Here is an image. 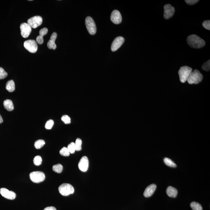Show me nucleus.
Listing matches in <instances>:
<instances>
[{
	"instance_id": "f257e3e1",
	"label": "nucleus",
	"mask_w": 210,
	"mask_h": 210,
	"mask_svg": "<svg viewBox=\"0 0 210 210\" xmlns=\"http://www.w3.org/2000/svg\"><path fill=\"white\" fill-rule=\"evenodd\" d=\"M187 42L191 47L196 49L202 48L205 44L203 39L196 35H189L187 38Z\"/></svg>"
},
{
	"instance_id": "f03ea898",
	"label": "nucleus",
	"mask_w": 210,
	"mask_h": 210,
	"mask_svg": "<svg viewBox=\"0 0 210 210\" xmlns=\"http://www.w3.org/2000/svg\"><path fill=\"white\" fill-rule=\"evenodd\" d=\"M192 72V68L189 67L187 66L181 67L178 71L180 81L182 83H185L187 81Z\"/></svg>"
},
{
	"instance_id": "7ed1b4c3",
	"label": "nucleus",
	"mask_w": 210,
	"mask_h": 210,
	"mask_svg": "<svg viewBox=\"0 0 210 210\" xmlns=\"http://www.w3.org/2000/svg\"><path fill=\"white\" fill-rule=\"evenodd\" d=\"M203 79V75L198 70H195L190 74L188 82L190 84H197L202 81Z\"/></svg>"
},
{
	"instance_id": "20e7f679",
	"label": "nucleus",
	"mask_w": 210,
	"mask_h": 210,
	"mask_svg": "<svg viewBox=\"0 0 210 210\" xmlns=\"http://www.w3.org/2000/svg\"><path fill=\"white\" fill-rule=\"evenodd\" d=\"M59 193L62 196H67L73 194L75 189L71 185L68 183H63L59 187Z\"/></svg>"
},
{
	"instance_id": "39448f33",
	"label": "nucleus",
	"mask_w": 210,
	"mask_h": 210,
	"mask_svg": "<svg viewBox=\"0 0 210 210\" xmlns=\"http://www.w3.org/2000/svg\"><path fill=\"white\" fill-rule=\"evenodd\" d=\"M85 24L89 33L91 35L95 34L97 32V28L95 22L92 18L87 17L85 19Z\"/></svg>"
},
{
	"instance_id": "423d86ee",
	"label": "nucleus",
	"mask_w": 210,
	"mask_h": 210,
	"mask_svg": "<svg viewBox=\"0 0 210 210\" xmlns=\"http://www.w3.org/2000/svg\"><path fill=\"white\" fill-rule=\"evenodd\" d=\"M30 177L33 182L39 183L44 181L45 179V176L42 172L35 171L30 173Z\"/></svg>"
},
{
	"instance_id": "0eeeda50",
	"label": "nucleus",
	"mask_w": 210,
	"mask_h": 210,
	"mask_svg": "<svg viewBox=\"0 0 210 210\" xmlns=\"http://www.w3.org/2000/svg\"><path fill=\"white\" fill-rule=\"evenodd\" d=\"M24 46L26 50L32 53L36 52L38 48V44L34 40H29L25 41Z\"/></svg>"
},
{
	"instance_id": "6e6552de",
	"label": "nucleus",
	"mask_w": 210,
	"mask_h": 210,
	"mask_svg": "<svg viewBox=\"0 0 210 210\" xmlns=\"http://www.w3.org/2000/svg\"><path fill=\"white\" fill-rule=\"evenodd\" d=\"M42 23V17L39 16H35L29 19L27 23L31 27L35 29L40 26Z\"/></svg>"
},
{
	"instance_id": "1a4fd4ad",
	"label": "nucleus",
	"mask_w": 210,
	"mask_h": 210,
	"mask_svg": "<svg viewBox=\"0 0 210 210\" xmlns=\"http://www.w3.org/2000/svg\"><path fill=\"white\" fill-rule=\"evenodd\" d=\"M125 41V39L122 37L119 36L115 38L111 46V50L113 52L116 51L122 45Z\"/></svg>"
},
{
	"instance_id": "9d476101",
	"label": "nucleus",
	"mask_w": 210,
	"mask_h": 210,
	"mask_svg": "<svg viewBox=\"0 0 210 210\" xmlns=\"http://www.w3.org/2000/svg\"><path fill=\"white\" fill-rule=\"evenodd\" d=\"M31 27L27 23H22L20 26L21 34L24 38H27L31 32Z\"/></svg>"
},
{
	"instance_id": "9b49d317",
	"label": "nucleus",
	"mask_w": 210,
	"mask_h": 210,
	"mask_svg": "<svg viewBox=\"0 0 210 210\" xmlns=\"http://www.w3.org/2000/svg\"><path fill=\"white\" fill-rule=\"evenodd\" d=\"M164 18L165 19H168L172 17L175 10L174 7L170 4L164 6Z\"/></svg>"
},
{
	"instance_id": "f8f14e48",
	"label": "nucleus",
	"mask_w": 210,
	"mask_h": 210,
	"mask_svg": "<svg viewBox=\"0 0 210 210\" xmlns=\"http://www.w3.org/2000/svg\"><path fill=\"white\" fill-rule=\"evenodd\" d=\"M0 194L3 197L9 200H14L16 197V193L14 192L9 190L5 188L0 189Z\"/></svg>"
},
{
	"instance_id": "ddd939ff",
	"label": "nucleus",
	"mask_w": 210,
	"mask_h": 210,
	"mask_svg": "<svg viewBox=\"0 0 210 210\" xmlns=\"http://www.w3.org/2000/svg\"><path fill=\"white\" fill-rule=\"evenodd\" d=\"M111 20L115 24H119L122 22V17L118 10H114L111 15Z\"/></svg>"
},
{
	"instance_id": "4468645a",
	"label": "nucleus",
	"mask_w": 210,
	"mask_h": 210,
	"mask_svg": "<svg viewBox=\"0 0 210 210\" xmlns=\"http://www.w3.org/2000/svg\"><path fill=\"white\" fill-rule=\"evenodd\" d=\"M78 167L81 171L86 172L88 170L89 167V160L88 157L86 156H83L81 158L78 164Z\"/></svg>"
},
{
	"instance_id": "2eb2a0df",
	"label": "nucleus",
	"mask_w": 210,
	"mask_h": 210,
	"mask_svg": "<svg viewBox=\"0 0 210 210\" xmlns=\"http://www.w3.org/2000/svg\"><path fill=\"white\" fill-rule=\"evenodd\" d=\"M156 189V185L153 184L148 186L145 190L144 196L145 197H149L151 196L154 193Z\"/></svg>"
},
{
	"instance_id": "dca6fc26",
	"label": "nucleus",
	"mask_w": 210,
	"mask_h": 210,
	"mask_svg": "<svg viewBox=\"0 0 210 210\" xmlns=\"http://www.w3.org/2000/svg\"><path fill=\"white\" fill-rule=\"evenodd\" d=\"M57 37V34L56 32H54L52 34L50 40L48 41L47 43V46L50 49L55 50L57 48V45L55 44V41Z\"/></svg>"
},
{
	"instance_id": "f3484780",
	"label": "nucleus",
	"mask_w": 210,
	"mask_h": 210,
	"mask_svg": "<svg viewBox=\"0 0 210 210\" xmlns=\"http://www.w3.org/2000/svg\"><path fill=\"white\" fill-rule=\"evenodd\" d=\"M48 32V29L46 28L41 29L39 31V35L37 37L36 41L38 44H42L44 42L43 36L46 34Z\"/></svg>"
},
{
	"instance_id": "a211bd4d",
	"label": "nucleus",
	"mask_w": 210,
	"mask_h": 210,
	"mask_svg": "<svg viewBox=\"0 0 210 210\" xmlns=\"http://www.w3.org/2000/svg\"><path fill=\"white\" fill-rule=\"evenodd\" d=\"M166 193L167 195L170 197L176 198L177 196L178 192L175 188L169 186L167 189Z\"/></svg>"
},
{
	"instance_id": "6ab92c4d",
	"label": "nucleus",
	"mask_w": 210,
	"mask_h": 210,
	"mask_svg": "<svg viewBox=\"0 0 210 210\" xmlns=\"http://www.w3.org/2000/svg\"><path fill=\"white\" fill-rule=\"evenodd\" d=\"M3 105L4 108L9 111H11L14 109V105L11 100L7 99L4 100Z\"/></svg>"
},
{
	"instance_id": "aec40b11",
	"label": "nucleus",
	"mask_w": 210,
	"mask_h": 210,
	"mask_svg": "<svg viewBox=\"0 0 210 210\" xmlns=\"http://www.w3.org/2000/svg\"><path fill=\"white\" fill-rule=\"evenodd\" d=\"M6 89L10 92H12L15 91V84L12 80L7 81L6 87Z\"/></svg>"
},
{
	"instance_id": "412c9836",
	"label": "nucleus",
	"mask_w": 210,
	"mask_h": 210,
	"mask_svg": "<svg viewBox=\"0 0 210 210\" xmlns=\"http://www.w3.org/2000/svg\"><path fill=\"white\" fill-rule=\"evenodd\" d=\"M190 206L193 210H203L202 205L198 202H192L190 204Z\"/></svg>"
},
{
	"instance_id": "4be33fe9",
	"label": "nucleus",
	"mask_w": 210,
	"mask_h": 210,
	"mask_svg": "<svg viewBox=\"0 0 210 210\" xmlns=\"http://www.w3.org/2000/svg\"><path fill=\"white\" fill-rule=\"evenodd\" d=\"M53 171L57 173H61L63 171V165L60 164H58L54 165L53 167Z\"/></svg>"
},
{
	"instance_id": "5701e85b",
	"label": "nucleus",
	"mask_w": 210,
	"mask_h": 210,
	"mask_svg": "<svg viewBox=\"0 0 210 210\" xmlns=\"http://www.w3.org/2000/svg\"><path fill=\"white\" fill-rule=\"evenodd\" d=\"M164 163L168 166L172 167V168H176L177 167L176 164L174 163L171 160L168 158H165L164 159Z\"/></svg>"
},
{
	"instance_id": "b1692460",
	"label": "nucleus",
	"mask_w": 210,
	"mask_h": 210,
	"mask_svg": "<svg viewBox=\"0 0 210 210\" xmlns=\"http://www.w3.org/2000/svg\"><path fill=\"white\" fill-rule=\"evenodd\" d=\"M45 144V142L44 140L42 139H40L37 140L34 143V146L35 148L37 149H41Z\"/></svg>"
},
{
	"instance_id": "393cba45",
	"label": "nucleus",
	"mask_w": 210,
	"mask_h": 210,
	"mask_svg": "<svg viewBox=\"0 0 210 210\" xmlns=\"http://www.w3.org/2000/svg\"><path fill=\"white\" fill-rule=\"evenodd\" d=\"M82 140L80 138H77L76 139V142H75V144L76 146V150L77 151H79L81 150L82 147Z\"/></svg>"
},
{
	"instance_id": "a878e982",
	"label": "nucleus",
	"mask_w": 210,
	"mask_h": 210,
	"mask_svg": "<svg viewBox=\"0 0 210 210\" xmlns=\"http://www.w3.org/2000/svg\"><path fill=\"white\" fill-rule=\"evenodd\" d=\"M67 149L69 151L71 154H73L76 151V146H75V143L72 142L70 144L68 145L67 146Z\"/></svg>"
},
{
	"instance_id": "bb28decb",
	"label": "nucleus",
	"mask_w": 210,
	"mask_h": 210,
	"mask_svg": "<svg viewBox=\"0 0 210 210\" xmlns=\"http://www.w3.org/2000/svg\"><path fill=\"white\" fill-rule=\"evenodd\" d=\"M60 154L62 156H68L70 155V153L69 151L67 148L63 147L61 149L60 151Z\"/></svg>"
},
{
	"instance_id": "cd10ccee",
	"label": "nucleus",
	"mask_w": 210,
	"mask_h": 210,
	"mask_svg": "<svg viewBox=\"0 0 210 210\" xmlns=\"http://www.w3.org/2000/svg\"><path fill=\"white\" fill-rule=\"evenodd\" d=\"M42 162V159L41 156H37L34 159V163L36 166L41 165Z\"/></svg>"
},
{
	"instance_id": "c85d7f7f",
	"label": "nucleus",
	"mask_w": 210,
	"mask_h": 210,
	"mask_svg": "<svg viewBox=\"0 0 210 210\" xmlns=\"http://www.w3.org/2000/svg\"><path fill=\"white\" fill-rule=\"evenodd\" d=\"M54 123V121L52 119L49 120L45 124V127L46 129L50 130L52 128Z\"/></svg>"
},
{
	"instance_id": "c756f323",
	"label": "nucleus",
	"mask_w": 210,
	"mask_h": 210,
	"mask_svg": "<svg viewBox=\"0 0 210 210\" xmlns=\"http://www.w3.org/2000/svg\"><path fill=\"white\" fill-rule=\"evenodd\" d=\"M61 119L65 124H69L71 123V118L67 115H63V116L62 117Z\"/></svg>"
},
{
	"instance_id": "7c9ffc66",
	"label": "nucleus",
	"mask_w": 210,
	"mask_h": 210,
	"mask_svg": "<svg viewBox=\"0 0 210 210\" xmlns=\"http://www.w3.org/2000/svg\"><path fill=\"white\" fill-rule=\"evenodd\" d=\"M202 69L206 71H210V60H208V61L205 62L204 63L202 66Z\"/></svg>"
},
{
	"instance_id": "2f4dec72",
	"label": "nucleus",
	"mask_w": 210,
	"mask_h": 210,
	"mask_svg": "<svg viewBox=\"0 0 210 210\" xmlns=\"http://www.w3.org/2000/svg\"><path fill=\"white\" fill-rule=\"evenodd\" d=\"M8 74L2 67H0V79H2L7 77Z\"/></svg>"
},
{
	"instance_id": "473e14b6",
	"label": "nucleus",
	"mask_w": 210,
	"mask_h": 210,
	"mask_svg": "<svg viewBox=\"0 0 210 210\" xmlns=\"http://www.w3.org/2000/svg\"><path fill=\"white\" fill-rule=\"evenodd\" d=\"M202 26L205 29L210 30V21H204L202 23Z\"/></svg>"
},
{
	"instance_id": "72a5a7b5",
	"label": "nucleus",
	"mask_w": 210,
	"mask_h": 210,
	"mask_svg": "<svg viewBox=\"0 0 210 210\" xmlns=\"http://www.w3.org/2000/svg\"><path fill=\"white\" fill-rule=\"evenodd\" d=\"M186 2L189 5H193L199 2V0H186Z\"/></svg>"
},
{
	"instance_id": "f704fd0d",
	"label": "nucleus",
	"mask_w": 210,
	"mask_h": 210,
	"mask_svg": "<svg viewBox=\"0 0 210 210\" xmlns=\"http://www.w3.org/2000/svg\"><path fill=\"white\" fill-rule=\"evenodd\" d=\"M44 210H57L56 208L54 207H48L44 208Z\"/></svg>"
},
{
	"instance_id": "c9c22d12",
	"label": "nucleus",
	"mask_w": 210,
	"mask_h": 210,
	"mask_svg": "<svg viewBox=\"0 0 210 210\" xmlns=\"http://www.w3.org/2000/svg\"><path fill=\"white\" fill-rule=\"evenodd\" d=\"M3 122V120L2 116L0 115V124L2 123Z\"/></svg>"
}]
</instances>
